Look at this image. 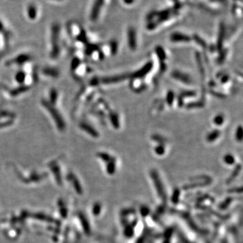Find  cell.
I'll list each match as a JSON object with an SVG mask.
<instances>
[{
    "instance_id": "1",
    "label": "cell",
    "mask_w": 243,
    "mask_h": 243,
    "mask_svg": "<svg viewBox=\"0 0 243 243\" xmlns=\"http://www.w3.org/2000/svg\"><path fill=\"white\" fill-rule=\"evenodd\" d=\"M172 76L174 78L178 80V81H180V82L186 83V84H190L192 81L188 75L179 71H175L173 72Z\"/></svg>"
},
{
    "instance_id": "2",
    "label": "cell",
    "mask_w": 243,
    "mask_h": 243,
    "mask_svg": "<svg viewBox=\"0 0 243 243\" xmlns=\"http://www.w3.org/2000/svg\"><path fill=\"white\" fill-rule=\"evenodd\" d=\"M135 32H136L132 29H130L128 32V45L133 50L136 49V36Z\"/></svg>"
},
{
    "instance_id": "3",
    "label": "cell",
    "mask_w": 243,
    "mask_h": 243,
    "mask_svg": "<svg viewBox=\"0 0 243 243\" xmlns=\"http://www.w3.org/2000/svg\"><path fill=\"white\" fill-rule=\"evenodd\" d=\"M153 67V63L152 62H149L147 64H145V66H143L141 68V70H140L139 71L136 72L134 76L135 78H142L149 72V71L151 70V69Z\"/></svg>"
},
{
    "instance_id": "4",
    "label": "cell",
    "mask_w": 243,
    "mask_h": 243,
    "mask_svg": "<svg viewBox=\"0 0 243 243\" xmlns=\"http://www.w3.org/2000/svg\"><path fill=\"white\" fill-rule=\"evenodd\" d=\"M170 39L173 42H188L191 40L189 36L182 33H173Z\"/></svg>"
},
{
    "instance_id": "5",
    "label": "cell",
    "mask_w": 243,
    "mask_h": 243,
    "mask_svg": "<svg viewBox=\"0 0 243 243\" xmlns=\"http://www.w3.org/2000/svg\"><path fill=\"white\" fill-rule=\"evenodd\" d=\"M126 78V75L124 74V75H119V76H114V77H109V78H106L105 79L103 80L102 82H104V83H115V82H120L121 81H123V80L125 79Z\"/></svg>"
},
{
    "instance_id": "6",
    "label": "cell",
    "mask_w": 243,
    "mask_h": 243,
    "mask_svg": "<svg viewBox=\"0 0 243 243\" xmlns=\"http://www.w3.org/2000/svg\"><path fill=\"white\" fill-rule=\"evenodd\" d=\"M220 135V132L218 130H215V131L210 132L207 136V140L209 142H214L216 139H218V137Z\"/></svg>"
},
{
    "instance_id": "7",
    "label": "cell",
    "mask_w": 243,
    "mask_h": 243,
    "mask_svg": "<svg viewBox=\"0 0 243 243\" xmlns=\"http://www.w3.org/2000/svg\"><path fill=\"white\" fill-rule=\"evenodd\" d=\"M224 122V118L223 115H217L214 119V122L215 125L217 126H221Z\"/></svg>"
},
{
    "instance_id": "8",
    "label": "cell",
    "mask_w": 243,
    "mask_h": 243,
    "mask_svg": "<svg viewBox=\"0 0 243 243\" xmlns=\"http://www.w3.org/2000/svg\"><path fill=\"white\" fill-rule=\"evenodd\" d=\"M224 161L227 164L229 165H231L232 164H234V157L232 155H226L225 157H224Z\"/></svg>"
},
{
    "instance_id": "9",
    "label": "cell",
    "mask_w": 243,
    "mask_h": 243,
    "mask_svg": "<svg viewBox=\"0 0 243 243\" xmlns=\"http://www.w3.org/2000/svg\"><path fill=\"white\" fill-rule=\"evenodd\" d=\"M155 151L158 155L164 154L165 152V149L164 147V145L161 144V145L157 146V147H156L155 149Z\"/></svg>"
},
{
    "instance_id": "10",
    "label": "cell",
    "mask_w": 243,
    "mask_h": 243,
    "mask_svg": "<svg viewBox=\"0 0 243 243\" xmlns=\"http://www.w3.org/2000/svg\"><path fill=\"white\" fill-rule=\"evenodd\" d=\"M236 138L238 141H241L242 139V129L241 126H239L237 130H236Z\"/></svg>"
},
{
    "instance_id": "11",
    "label": "cell",
    "mask_w": 243,
    "mask_h": 243,
    "mask_svg": "<svg viewBox=\"0 0 243 243\" xmlns=\"http://www.w3.org/2000/svg\"><path fill=\"white\" fill-rule=\"evenodd\" d=\"M174 93H172V92L169 93L167 95V102H168V104H169V105H171L172 104V101H174Z\"/></svg>"
},
{
    "instance_id": "12",
    "label": "cell",
    "mask_w": 243,
    "mask_h": 243,
    "mask_svg": "<svg viewBox=\"0 0 243 243\" xmlns=\"http://www.w3.org/2000/svg\"><path fill=\"white\" fill-rule=\"evenodd\" d=\"M111 120H112V122L113 124L114 125H118V116L116 114H113V116L111 117Z\"/></svg>"
},
{
    "instance_id": "13",
    "label": "cell",
    "mask_w": 243,
    "mask_h": 243,
    "mask_svg": "<svg viewBox=\"0 0 243 243\" xmlns=\"http://www.w3.org/2000/svg\"><path fill=\"white\" fill-rule=\"evenodd\" d=\"M25 78V74H23V73H21V74H19L17 76V80L19 82H22L23 80Z\"/></svg>"
}]
</instances>
